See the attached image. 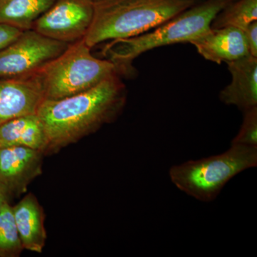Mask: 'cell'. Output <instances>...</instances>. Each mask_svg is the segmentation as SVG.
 I'll return each instance as SVG.
<instances>
[{"label": "cell", "instance_id": "1", "mask_svg": "<svg viewBox=\"0 0 257 257\" xmlns=\"http://www.w3.org/2000/svg\"><path fill=\"white\" fill-rule=\"evenodd\" d=\"M126 96V86L119 74H115L84 92L63 99H45L37 114L47 137L45 155L113 122L123 111Z\"/></svg>", "mask_w": 257, "mask_h": 257}, {"label": "cell", "instance_id": "2", "mask_svg": "<svg viewBox=\"0 0 257 257\" xmlns=\"http://www.w3.org/2000/svg\"><path fill=\"white\" fill-rule=\"evenodd\" d=\"M232 0H201L165 23L138 36L111 40L101 54L115 64L120 75L134 72V60L158 47L190 42L211 28L216 15Z\"/></svg>", "mask_w": 257, "mask_h": 257}, {"label": "cell", "instance_id": "3", "mask_svg": "<svg viewBox=\"0 0 257 257\" xmlns=\"http://www.w3.org/2000/svg\"><path fill=\"white\" fill-rule=\"evenodd\" d=\"M201 0H94L88 47L138 36L157 28Z\"/></svg>", "mask_w": 257, "mask_h": 257}, {"label": "cell", "instance_id": "4", "mask_svg": "<svg viewBox=\"0 0 257 257\" xmlns=\"http://www.w3.org/2000/svg\"><path fill=\"white\" fill-rule=\"evenodd\" d=\"M256 166L257 147L231 144L220 155L174 165L169 176L179 190L197 200L210 202L230 180Z\"/></svg>", "mask_w": 257, "mask_h": 257}, {"label": "cell", "instance_id": "5", "mask_svg": "<svg viewBox=\"0 0 257 257\" xmlns=\"http://www.w3.org/2000/svg\"><path fill=\"white\" fill-rule=\"evenodd\" d=\"M115 74H119L115 64L94 57L82 39L69 44L61 55L32 74L40 83L45 99L55 100L88 90Z\"/></svg>", "mask_w": 257, "mask_h": 257}, {"label": "cell", "instance_id": "6", "mask_svg": "<svg viewBox=\"0 0 257 257\" xmlns=\"http://www.w3.org/2000/svg\"><path fill=\"white\" fill-rule=\"evenodd\" d=\"M69 45L35 30H25L15 41L0 50V79L35 73L61 55Z\"/></svg>", "mask_w": 257, "mask_h": 257}, {"label": "cell", "instance_id": "7", "mask_svg": "<svg viewBox=\"0 0 257 257\" xmlns=\"http://www.w3.org/2000/svg\"><path fill=\"white\" fill-rule=\"evenodd\" d=\"M94 0H56L33 29L43 36L73 43L85 37L94 17Z\"/></svg>", "mask_w": 257, "mask_h": 257}, {"label": "cell", "instance_id": "8", "mask_svg": "<svg viewBox=\"0 0 257 257\" xmlns=\"http://www.w3.org/2000/svg\"><path fill=\"white\" fill-rule=\"evenodd\" d=\"M45 154L28 147H0V182L10 195H21L28 186L42 174Z\"/></svg>", "mask_w": 257, "mask_h": 257}, {"label": "cell", "instance_id": "9", "mask_svg": "<svg viewBox=\"0 0 257 257\" xmlns=\"http://www.w3.org/2000/svg\"><path fill=\"white\" fill-rule=\"evenodd\" d=\"M44 100L41 86L33 74L0 79V125L19 116L37 114Z\"/></svg>", "mask_w": 257, "mask_h": 257}, {"label": "cell", "instance_id": "10", "mask_svg": "<svg viewBox=\"0 0 257 257\" xmlns=\"http://www.w3.org/2000/svg\"><path fill=\"white\" fill-rule=\"evenodd\" d=\"M205 60L220 64L249 55L242 30L234 27L209 29L189 42Z\"/></svg>", "mask_w": 257, "mask_h": 257}, {"label": "cell", "instance_id": "11", "mask_svg": "<svg viewBox=\"0 0 257 257\" xmlns=\"http://www.w3.org/2000/svg\"><path fill=\"white\" fill-rule=\"evenodd\" d=\"M226 64L231 81L219 93V99L243 111L257 106V57L249 55Z\"/></svg>", "mask_w": 257, "mask_h": 257}, {"label": "cell", "instance_id": "12", "mask_svg": "<svg viewBox=\"0 0 257 257\" xmlns=\"http://www.w3.org/2000/svg\"><path fill=\"white\" fill-rule=\"evenodd\" d=\"M15 224L24 249L41 253L47 238L45 227V213L32 193L13 207Z\"/></svg>", "mask_w": 257, "mask_h": 257}, {"label": "cell", "instance_id": "13", "mask_svg": "<svg viewBox=\"0 0 257 257\" xmlns=\"http://www.w3.org/2000/svg\"><path fill=\"white\" fill-rule=\"evenodd\" d=\"M25 147L45 154L47 140L37 114L19 116L0 125V147Z\"/></svg>", "mask_w": 257, "mask_h": 257}, {"label": "cell", "instance_id": "14", "mask_svg": "<svg viewBox=\"0 0 257 257\" xmlns=\"http://www.w3.org/2000/svg\"><path fill=\"white\" fill-rule=\"evenodd\" d=\"M56 0H0V23L22 31L33 29Z\"/></svg>", "mask_w": 257, "mask_h": 257}, {"label": "cell", "instance_id": "15", "mask_svg": "<svg viewBox=\"0 0 257 257\" xmlns=\"http://www.w3.org/2000/svg\"><path fill=\"white\" fill-rule=\"evenodd\" d=\"M257 21V0H232L216 15L211 28L234 27L244 30Z\"/></svg>", "mask_w": 257, "mask_h": 257}, {"label": "cell", "instance_id": "16", "mask_svg": "<svg viewBox=\"0 0 257 257\" xmlns=\"http://www.w3.org/2000/svg\"><path fill=\"white\" fill-rule=\"evenodd\" d=\"M24 250L9 203L0 211V256H19Z\"/></svg>", "mask_w": 257, "mask_h": 257}, {"label": "cell", "instance_id": "17", "mask_svg": "<svg viewBox=\"0 0 257 257\" xmlns=\"http://www.w3.org/2000/svg\"><path fill=\"white\" fill-rule=\"evenodd\" d=\"M243 112L242 124L231 144L257 147V106Z\"/></svg>", "mask_w": 257, "mask_h": 257}, {"label": "cell", "instance_id": "18", "mask_svg": "<svg viewBox=\"0 0 257 257\" xmlns=\"http://www.w3.org/2000/svg\"><path fill=\"white\" fill-rule=\"evenodd\" d=\"M23 32L13 27L0 23V50L15 41Z\"/></svg>", "mask_w": 257, "mask_h": 257}, {"label": "cell", "instance_id": "19", "mask_svg": "<svg viewBox=\"0 0 257 257\" xmlns=\"http://www.w3.org/2000/svg\"><path fill=\"white\" fill-rule=\"evenodd\" d=\"M250 55L257 57V21L253 22L243 30Z\"/></svg>", "mask_w": 257, "mask_h": 257}, {"label": "cell", "instance_id": "20", "mask_svg": "<svg viewBox=\"0 0 257 257\" xmlns=\"http://www.w3.org/2000/svg\"><path fill=\"white\" fill-rule=\"evenodd\" d=\"M10 194L8 189L5 187L4 184L0 182V211L4 207L5 204H8V199Z\"/></svg>", "mask_w": 257, "mask_h": 257}]
</instances>
